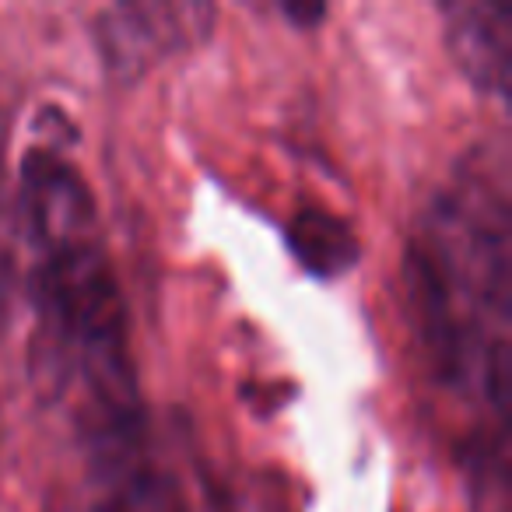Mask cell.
<instances>
[{"label":"cell","mask_w":512,"mask_h":512,"mask_svg":"<svg viewBox=\"0 0 512 512\" xmlns=\"http://www.w3.org/2000/svg\"><path fill=\"white\" fill-rule=\"evenodd\" d=\"M218 11L211 4H116L95 18V50L106 74L134 85L162 60L211 36Z\"/></svg>","instance_id":"cell-2"},{"label":"cell","mask_w":512,"mask_h":512,"mask_svg":"<svg viewBox=\"0 0 512 512\" xmlns=\"http://www.w3.org/2000/svg\"><path fill=\"white\" fill-rule=\"evenodd\" d=\"M288 246H292L295 260L323 281L348 274L358 264V256H362V242H358L355 228L341 214L316 204L299 207L292 214V221H288Z\"/></svg>","instance_id":"cell-4"},{"label":"cell","mask_w":512,"mask_h":512,"mask_svg":"<svg viewBox=\"0 0 512 512\" xmlns=\"http://www.w3.org/2000/svg\"><path fill=\"white\" fill-rule=\"evenodd\" d=\"M449 57L463 78L484 95L509 92L512 74V15L505 4L456 0L442 8Z\"/></svg>","instance_id":"cell-3"},{"label":"cell","mask_w":512,"mask_h":512,"mask_svg":"<svg viewBox=\"0 0 512 512\" xmlns=\"http://www.w3.org/2000/svg\"><path fill=\"white\" fill-rule=\"evenodd\" d=\"M11 299H15V249H11L8 225L0 221V334L11 320Z\"/></svg>","instance_id":"cell-6"},{"label":"cell","mask_w":512,"mask_h":512,"mask_svg":"<svg viewBox=\"0 0 512 512\" xmlns=\"http://www.w3.org/2000/svg\"><path fill=\"white\" fill-rule=\"evenodd\" d=\"M407 299L435 376L505 418L509 204L484 169H463L407 249Z\"/></svg>","instance_id":"cell-1"},{"label":"cell","mask_w":512,"mask_h":512,"mask_svg":"<svg viewBox=\"0 0 512 512\" xmlns=\"http://www.w3.org/2000/svg\"><path fill=\"white\" fill-rule=\"evenodd\" d=\"M92 477L99 481L95 512H186L176 481L165 470H158L151 456Z\"/></svg>","instance_id":"cell-5"}]
</instances>
